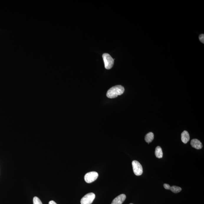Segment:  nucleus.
I'll return each mask as SVG.
<instances>
[{
    "label": "nucleus",
    "mask_w": 204,
    "mask_h": 204,
    "mask_svg": "<svg viewBox=\"0 0 204 204\" xmlns=\"http://www.w3.org/2000/svg\"><path fill=\"white\" fill-rule=\"evenodd\" d=\"M124 91V88L122 86H115L108 90L107 93V96L109 98H114L119 95L123 94Z\"/></svg>",
    "instance_id": "f257e3e1"
},
{
    "label": "nucleus",
    "mask_w": 204,
    "mask_h": 204,
    "mask_svg": "<svg viewBox=\"0 0 204 204\" xmlns=\"http://www.w3.org/2000/svg\"><path fill=\"white\" fill-rule=\"evenodd\" d=\"M105 68L106 69H111L113 66L114 60L111 56L108 53H104L103 55Z\"/></svg>",
    "instance_id": "f03ea898"
},
{
    "label": "nucleus",
    "mask_w": 204,
    "mask_h": 204,
    "mask_svg": "<svg viewBox=\"0 0 204 204\" xmlns=\"http://www.w3.org/2000/svg\"><path fill=\"white\" fill-rule=\"evenodd\" d=\"M132 165L134 174L136 176L142 175L143 169L140 163L137 161L134 160L132 162Z\"/></svg>",
    "instance_id": "7ed1b4c3"
},
{
    "label": "nucleus",
    "mask_w": 204,
    "mask_h": 204,
    "mask_svg": "<svg viewBox=\"0 0 204 204\" xmlns=\"http://www.w3.org/2000/svg\"><path fill=\"white\" fill-rule=\"evenodd\" d=\"M98 177V174L96 172H91L87 173L84 176V180L87 183H92L96 180Z\"/></svg>",
    "instance_id": "20e7f679"
},
{
    "label": "nucleus",
    "mask_w": 204,
    "mask_h": 204,
    "mask_svg": "<svg viewBox=\"0 0 204 204\" xmlns=\"http://www.w3.org/2000/svg\"><path fill=\"white\" fill-rule=\"evenodd\" d=\"M95 198V195L93 193H89L83 197L81 200V204H91Z\"/></svg>",
    "instance_id": "39448f33"
},
{
    "label": "nucleus",
    "mask_w": 204,
    "mask_h": 204,
    "mask_svg": "<svg viewBox=\"0 0 204 204\" xmlns=\"http://www.w3.org/2000/svg\"><path fill=\"white\" fill-rule=\"evenodd\" d=\"M126 195L124 194H121L118 196L113 200L111 204H122L126 199Z\"/></svg>",
    "instance_id": "423d86ee"
},
{
    "label": "nucleus",
    "mask_w": 204,
    "mask_h": 204,
    "mask_svg": "<svg viewBox=\"0 0 204 204\" xmlns=\"http://www.w3.org/2000/svg\"><path fill=\"white\" fill-rule=\"evenodd\" d=\"M192 147L197 149H200L202 148L203 145L202 143L198 139H192L190 143Z\"/></svg>",
    "instance_id": "0eeeda50"
},
{
    "label": "nucleus",
    "mask_w": 204,
    "mask_h": 204,
    "mask_svg": "<svg viewBox=\"0 0 204 204\" xmlns=\"http://www.w3.org/2000/svg\"><path fill=\"white\" fill-rule=\"evenodd\" d=\"M181 139L184 143L186 144L190 139V135L187 131H184L181 134Z\"/></svg>",
    "instance_id": "6e6552de"
},
{
    "label": "nucleus",
    "mask_w": 204,
    "mask_h": 204,
    "mask_svg": "<svg viewBox=\"0 0 204 204\" xmlns=\"http://www.w3.org/2000/svg\"><path fill=\"white\" fill-rule=\"evenodd\" d=\"M155 155L157 158H161L163 157V151H162V148L159 146H157L156 148Z\"/></svg>",
    "instance_id": "1a4fd4ad"
},
{
    "label": "nucleus",
    "mask_w": 204,
    "mask_h": 204,
    "mask_svg": "<svg viewBox=\"0 0 204 204\" xmlns=\"http://www.w3.org/2000/svg\"><path fill=\"white\" fill-rule=\"evenodd\" d=\"M154 139V134L152 132H149L146 135L145 137V140L148 143H149L152 142Z\"/></svg>",
    "instance_id": "9d476101"
},
{
    "label": "nucleus",
    "mask_w": 204,
    "mask_h": 204,
    "mask_svg": "<svg viewBox=\"0 0 204 204\" xmlns=\"http://www.w3.org/2000/svg\"><path fill=\"white\" fill-rule=\"evenodd\" d=\"M172 192L174 193H178L182 190V189L180 187L178 186H173L170 187V190Z\"/></svg>",
    "instance_id": "9b49d317"
},
{
    "label": "nucleus",
    "mask_w": 204,
    "mask_h": 204,
    "mask_svg": "<svg viewBox=\"0 0 204 204\" xmlns=\"http://www.w3.org/2000/svg\"><path fill=\"white\" fill-rule=\"evenodd\" d=\"M33 204H42L40 198L37 197H34L33 199Z\"/></svg>",
    "instance_id": "f8f14e48"
},
{
    "label": "nucleus",
    "mask_w": 204,
    "mask_h": 204,
    "mask_svg": "<svg viewBox=\"0 0 204 204\" xmlns=\"http://www.w3.org/2000/svg\"><path fill=\"white\" fill-rule=\"evenodd\" d=\"M199 39L200 41L203 43H204V34H201L200 35L199 37Z\"/></svg>",
    "instance_id": "ddd939ff"
},
{
    "label": "nucleus",
    "mask_w": 204,
    "mask_h": 204,
    "mask_svg": "<svg viewBox=\"0 0 204 204\" xmlns=\"http://www.w3.org/2000/svg\"><path fill=\"white\" fill-rule=\"evenodd\" d=\"M164 187V188L167 190H170V185L167 184H164L163 185Z\"/></svg>",
    "instance_id": "4468645a"
},
{
    "label": "nucleus",
    "mask_w": 204,
    "mask_h": 204,
    "mask_svg": "<svg viewBox=\"0 0 204 204\" xmlns=\"http://www.w3.org/2000/svg\"><path fill=\"white\" fill-rule=\"evenodd\" d=\"M49 204H57L54 201H51L49 202Z\"/></svg>",
    "instance_id": "2eb2a0df"
},
{
    "label": "nucleus",
    "mask_w": 204,
    "mask_h": 204,
    "mask_svg": "<svg viewBox=\"0 0 204 204\" xmlns=\"http://www.w3.org/2000/svg\"><path fill=\"white\" fill-rule=\"evenodd\" d=\"M133 204V203H131V204Z\"/></svg>",
    "instance_id": "dca6fc26"
}]
</instances>
